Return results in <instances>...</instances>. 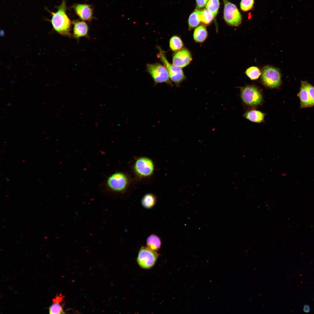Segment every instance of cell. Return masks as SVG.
<instances>
[{"label": "cell", "instance_id": "obj_1", "mask_svg": "<svg viewBox=\"0 0 314 314\" xmlns=\"http://www.w3.org/2000/svg\"><path fill=\"white\" fill-rule=\"evenodd\" d=\"M57 10L53 12L49 10L51 15V22L53 29L57 33L63 36L70 37L71 22L66 13L67 9L65 0L62 1L60 4L57 7Z\"/></svg>", "mask_w": 314, "mask_h": 314}, {"label": "cell", "instance_id": "obj_2", "mask_svg": "<svg viewBox=\"0 0 314 314\" xmlns=\"http://www.w3.org/2000/svg\"><path fill=\"white\" fill-rule=\"evenodd\" d=\"M159 52L157 57L167 69L171 80L177 87L185 79V77L181 68L170 63L167 60L165 52L160 47H158Z\"/></svg>", "mask_w": 314, "mask_h": 314}, {"label": "cell", "instance_id": "obj_3", "mask_svg": "<svg viewBox=\"0 0 314 314\" xmlns=\"http://www.w3.org/2000/svg\"><path fill=\"white\" fill-rule=\"evenodd\" d=\"M147 71L149 74L155 84L165 83L172 86L168 70L166 67L158 63L148 64Z\"/></svg>", "mask_w": 314, "mask_h": 314}, {"label": "cell", "instance_id": "obj_4", "mask_svg": "<svg viewBox=\"0 0 314 314\" xmlns=\"http://www.w3.org/2000/svg\"><path fill=\"white\" fill-rule=\"evenodd\" d=\"M263 83L266 86L275 88L281 83V76L279 70L275 67L266 66L263 68L261 76Z\"/></svg>", "mask_w": 314, "mask_h": 314}, {"label": "cell", "instance_id": "obj_5", "mask_svg": "<svg viewBox=\"0 0 314 314\" xmlns=\"http://www.w3.org/2000/svg\"><path fill=\"white\" fill-rule=\"evenodd\" d=\"M240 96L242 101L249 106H258L263 102V97L260 91L254 85H248L241 88Z\"/></svg>", "mask_w": 314, "mask_h": 314}, {"label": "cell", "instance_id": "obj_6", "mask_svg": "<svg viewBox=\"0 0 314 314\" xmlns=\"http://www.w3.org/2000/svg\"><path fill=\"white\" fill-rule=\"evenodd\" d=\"M224 4V18L229 25L238 26L241 23L242 15L238 9L234 4L228 0H223Z\"/></svg>", "mask_w": 314, "mask_h": 314}, {"label": "cell", "instance_id": "obj_7", "mask_svg": "<svg viewBox=\"0 0 314 314\" xmlns=\"http://www.w3.org/2000/svg\"><path fill=\"white\" fill-rule=\"evenodd\" d=\"M159 254L147 247L142 246L140 249L137 258L138 265L141 268L149 269L155 265Z\"/></svg>", "mask_w": 314, "mask_h": 314}, {"label": "cell", "instance_id": "obj_8", "mask_svg": "<svg viewBox=\"0 0 314 314\" xmlns=\"http://www.w3.org/2000/svg\"><path fill=\"white\" fill-rule=\"evenodd\" d=\"M128 180L126 176L122 173H115L107 179L106 185L110 190L115 192H120L126 188Z\"/></svg>", "mask_w": 314, "mask_h": 314}, {"label": "cell", "instance_id": "obj_9", "mask_svg": "<svg viewBox=\"0 0 314 314\" xmlns=\"http://www.w3.org/2000/svg\"><path fill=\"white\" fill-rule=\"evenodd\" d=\"M134 169L137 174L140 176L147 177L153 173L154 166L152 161L150 158L142 157L135 161Z\"/></svg>", "mask_w": 314, "mask_h": 314}, {"label": "cell", "instance_id": "obj_10", "mask_svg": "<svg viewBox=\"0 0 314 314\" xmlns=\"http://www.w3.org/2000/svg\"><path fill=\"white\" fill-rule=\"evenodd\" d=\"M192 60L191 53L186 49H183L175 52L173 56V64L181 68L187 66L189 64Z\"/></svg>", "mask_w": 314, "mask_h": 314}, {"label": "cell", "instance_id": "obj_11", "mask_svg": "<svg viewBox=\"0 0 314 314\" xmlns=\"http://www.w3.org/2000/svg\"><path fill=\"white\" fill-rule=\"evenodd\" d=\"M76 15L82 20L90 21L93 18V9L90 5L77 3L73 6Z\"/></svg>", "mask_w": 314, "mask_h": 314}, {"label": "cell", "instance_id": "obj_12", "mask_svg": "<svg viewBox=\"0 0 314 314\" xmlns=\"http://www.w3.org/2000/svg\"><path fill=\"white\" fill-rule=\"evenodd\" d=\"M307 81H301V87L297 95L300 101V107L304 108L313 106L310 99L307 88Z\"/></svg>", "mask_w": 314, "mask_h": 314}, {"label": "cell", "instance_id": "obj_13", "mask_svg": "<svg viewBox=\"0 0 314 314\" xmlns=\"http://www.w3.org/2000/svg\"><path fill=\"white\" fill-rule=\"evenodd\" d=\"M65 296L61 294L57 295L53 298L52 303L49 308V313L50 314H65L63 308L65 304L64 298Z\"/></svg>", "mask_w": 314, "mask_h": 314}, {"label": "cell", "instance_id": "obj_14", "mask_svg": "<svg viewBox=\"0 0 314 314\" xmlns=\"http://www.w3.org/2000/svg\"><path fill=\"white\" fill-rule=\"evenodd\" d=\"M73 35L76 39L86 36L88 35V27L87 24L83 21L76 20L72 22Z\"/></svg>", "mask_w": 314, "mask_h": 314}, {"label": "cell", "instance_id": "obj_15", "mask_svg": "<svg viewBox=\"0 0 314 314\" xmlns=\"http://www.w3.org/2000/svg\"><path fill=\"white\" fill-rule=\"evenodd\" d=\"M265 114L255 110H249L245 113L244 116L246 118L253 122L260 123L264 119Z\"/></svg>", "mask_w": 314, "mask_h": 314}, {"label": "cell", "instance_id": "obj_16", "mask_svg": "<svg viewBox=\"0 0 314 314\" xmlns=\"http://www.w3.org/2000/svg\"><path fill=\"white\" fill-rule=\"evenodd\" d=\"M161 245L160 238L155 234L151 235L147 238L146 247L153 251L157 252L160 249Z\"/></svg>", "mask_w": 314, "mask_h": 314}, {"label": "cell", "instance_id": "obj_17", "mask_svg": "<svg viewBox=\"0 0 314 314\" xmlns=\"http://www.w3.org/2000/svg\"><path fill=\"white\" fill-rule=\"evenodd\" d=\"M208 36V32L205 26L203 25L197 27L195 30L193 37L196 42L202 43L204 42Z\"/></svg>", "mask_w": 314, "mask_h": 314}, {"label": "cell", "instance_id": "obj_18", "mask_svg": "<svg viewBox=\"0 0 314 314\" xmlns=\"http://www.w3.org/2000/svg\"><path fill=\"white\" fill-rule=\"evenodd\" d=\"M201 10L196 9L190 15L188 20L189 29L191 30L201 22Z\"/></svg>", "mask_w": 314, "mask_h": 314}, {"label": "cell", "instance_id": "obj_19", "mask_svg": "<svg viewBox=\"0 0 314 314\" xmlns=\"http://www.w3.org/2000/svg\"><path fill=\"white\" fill-rule=\"evenodd\" d=\"M157 198L155 195L151 193L145 195L141 200L142 206L147 209H150L153 208L156 204Z\"/></svg>", "mask_w": 314, "mask_h": 314}, {"label": "cell", "instance_id": "obj_20", "mask_svg": "<svg viewBox=\"0 0 314 314\" xmlns=\"http://www.w3.org/2000/svg\"><path fill=\"white\" fill-rule=\"evenodd\" d=\"M169 46L172 51L176 52L183 49V44L180 37L174 35L172 36L170 39Z\"/></svg>", "mask_w": 314, "mask_h": 314}, {"label": "cell", "instance_id": "obj_21", "mask_svg": "<svg viewBox=\"0 0 314 314\" xmlns=\"http://www.w3.org/2000/svg\"><path fill=\"white\" fill-rule=\"evenodd\" d=\"M214 17L213 14L206 9L201 10V23L203 25L205 26L209 25Z\"/></svg>", "mask_w": 314, "mask_h": 314}, {"label": "cell", "instance_id": "obj_22", "mask_svg": "<svg viewBox=\"0 0 314 314\" xmlns=\"http://www.w3.org/2000/svg\"><path fill=\"white\" fill-rule=\"evenodd\" d=\"M219 6V0H208L206 8L213 14L215 17L218 13Z\"/></svg>", "mask_w": 314, "mask_h": 314}, {"label": "cell", "instance_id": "obj_23", "mask_svg": "<svg viewBox=\"0 0 314 314\" xmlns=\"http://www.w3.org/2000/svg\"><path fill=\"white\" fill-rule=\"evenodd\" d=\"M245 73L252 80L258 79L261 74L259 69L257 67L251 66L247 68Z\"/></svg>", "mask_w": 314, "mask_h": 314}, {"label": "cell", "instance_id": "obj_24", "mask_svg": "<svg viewBox=\"0 0 314 314\" xmlns=\"http://www.w3.org/2000/svg\"><path fill=\"white\" fill-rule=\"evenodd\" d=\"M254 0H241L240 3V8L244 12H247L251 10L253 7Z\"/></svg>", "mask_w": 314, "mask_h": 314}, {"label": "cell", "instance_id": "obj_25", "mask_svg": "<svg viewBox=\"0 0 314 314\" xmlns=\"http://www.w3.org/2000/svg\"><path fill=\"white\" fill-rule=\"evenodd\" d=\"M307 88L310 99L313 106H314V86L308 82Z\"/></svg>", "mask_w": 314, "mask_h": 314}, {"label": "cell", "instance_id": "obj_26", "mask_svg": "<svg viewBox=\"0 0 314 314\" xmlns=\"http://www.w3.org/2000/svg\"><path fill=\"white\" fill-rule=\"evenodd\" d=\"M208 0H196V9H200L205 6Z\"/></svg>", "mask_w": 314, "mask_h": 314}, {"label": "cell", "instance_id": "obj_27", "mask_svg": "<svg viewBox=\"0 0 314 314\" xmlns=\"http://www.w3.org/2000/svg\"><path fill=\"white\" fill-rule=\"evenodd\" d=\"M304 311L306 313H309L310 311V307L309 306L308 304L304 305L303 308Z\"/></svg>", "mask_w": 314, "mask_h": 314}, {"label": "cell", "instance_id": "obj_28", "mask_svg": "<svg viewBox=\"0 0 314 314\" xmlns=\"http://www.w3.org/2000/svg\"><path fill=\"white\" fill-rule=\"evenodd\" d=\"M8 179H9L7 177H6V178H4V179H5V180H7Z\"/></svg>", "mask_w": 314, "mask_h": 314}]
</instances>
